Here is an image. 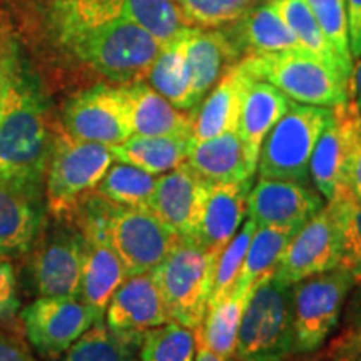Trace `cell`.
<instances>
[{"label":"cell","instance_id":"43","mask_svg":"<svg viewBox=\"0 0 361 361\" xmlns=\"http://www.w3.org/2000/svg\"><path fill=\"white\" fill-rule=\"evenodd\" d=\"M351 57H361V0H345Z\"/></svg>","mask_w":361,"mask_h":361},{"label":"cell","instance_id":"18","mask_svg":"<svg viewBox=\"0 0 361 361\" xmlns=\"http://www.w3.org/2000/svg\"><path fill=\"white\" fill-rule=\"evenodd\" d=\"M251 180L243 183H218L211 189L204 211L192 238L197 245L219 255L239 231L247 214V196Z\"/></svg>","mask_w":361,"mask_h":361},{"label":"cell","instance_id":"23","mask_svg":"<svg viewBox=\"0 0 361 361\" xmlns=\"http://www.w3.org/2000/svg\"><path fill=\"white\" fill-rule=\"evenodd\" d=\"M239 61L241 52L228 32L192 27L188 40V67L196 104H200Z\"/></svg>","mask_w":361,"mask_h":361},{"label":"cell","instance_id":"40","mask_svg":"<svg viewBox=\"0 0 361 361\" xmlns=\"http://www.w3.org/2000/svg\"><path fill=\"white\" fill-rule=\"evenodd\" d=\"M19 308L20 298L16 271L11 261L0 256V324L11 323L19 313Z\"/></svg>","mask_w":361,"mask_h":361},{"label":"cell","instance_id":"3","mask_svg":"<svg viewBox=\"0 0 361 361\" xmlns=\"http://www.w3.org/2000/svg\"><path fill=\"white\" fill-rule=\"evenodd\" d=\"M75 224L87 239L107 243L129 276L151 273L179 236L146 207H128L90 192L79 202Z\"/></svg>","mask_w":361,"mask_h":361},{"label":"cell","instance_id":"25","mask_svg":"<svg viewBox=\"0 0 361 361\" xmlns=\"http://www.w3.org/2000/svg\"><path fill=\"white\" fill-rule=\"evenodd\" d=\"M231 39L241 56H261L284 51H300V40L269 2L255 6L236 20ZM305 51V49H303Z\"/></svg>","mask_w":361,"mask_h":361},{"label":"cell","instance_id":"42","mask_svg":"<svg viewBox=\"0 0 361 361\" xmlns=\"http://www.w3.org/2000/svg\"><path fill=\"white\" fill-rule=\"evenodd\" d=\"M346 189L356 201L361 202V126L355 135L348 168H346Z\"/></svg>","mask_w":361,"mask_h":361},{"label":"cell","instance_id":"11","mask_svg":"<svg viewBox=\"0 0 361 361\" xmlns=\"http://www.w3.org/2000/svg\"><path fill=\"white\" fill-rule=\"evenodd\" d=\"M64 133L79 141L117 146L133 135L121 87L97 84L71 96L62 109Z\"/></svg>","mask_w":361,"mask_h":361},{"label":"cell","instance_id":"31","mask_svg":"<svg viewBox=\"0 0 361 361\" xmlns=\"http://www.w3.org/2000/svg\"><path fill=\"white\" fill-rule=\"evenodd\" d=\"M126 19L142 27L162 47L188 29L174 0H111Z\"/></svg>","mask_w":361,"mask_h":361},{"label":"cell","instance_id":"32","mask_svg":"<svg viewBox=\"0 0 361 361\" xmlns=\"http://www.w3.org/2000/svg\"><path fill=\"white\" fill-rule=\"evenodd\" d=\"M268 2L279 13V17L286 22V25L293 30V34L300 40L301 47L305 51L314 54L323 62L341 71L348 79L351 78L343 67L341 61L338 59L326 37H324L322 29H319L318 22H316L306 0H268Z\"/></svg>","mask_w":361,"mask_h":361},{"label":"cell","instance_id":"29","mask_svg":"<svg viewBox=\"0 0 361 361\" xmlns=\"http://www.w3.org/2000/svg\"><path fill=\"white\" fill-rule=\"evenodd\" d=\"M142 338L144 333L116 331L99 319L59 356V361H141Z\"/></svg>","mask_w":361,"mask_h":361},{"label":"cell","instance_id":"10","mask_svg":"<svg viewBox=\"0 0 361 361\" xmlns=\"http://www.w3.org/2000/svg\"><path fill=\"white\" fill-rule=\"evenodd\" d=\"M87 239L78 224L61 221L39 238L30 276L39 296L79 298Z\"/></svg>","mask_w":361,"mask_h":361},{"label":"cell","instance_id":"13","mask_svg":"<svg viewBox=\"0 0 361 361\" xmlns=\"http://www.w3.org/2000/svg\"><path fill=\"white\" fill-rule=\"evenodd\" d=\"M340 264V229L333 207L324 204L293 234L273 276L284 284L335 269Z\"/></svg>","mask_w":361,"mask_h":361},{"label":"cell","instance_id":"46","mask_svg":"<svg viewBox=\"0 0 361 361\" xmlns=\"http://www.w3.org/2000/svg\"><path fill=\"white\" fill-rule=\"evenodd\" d=\"M361 355V338H355L343 348L340 353L333 356L331 361H358Z\"/></svg>","mask_w":361,"mask_h":361},{"label":"cell","instance_id":"6","mask_svg":"<svg viewBox=\"0 0 361 361\" xmlns=\"http://www.w3.org/2000/svg\"><path fill=\"white\" fill-rule=\"evenodd\" d=\"M114 161L109 146L57 134L44 180L45 209L57 221L74 219L79 202L94 192Z\"/></svg>","mask_w":361,"mask_h":361},{"label":"cell","instance_id":"48","mask_svg":"<svg viewBox=\"0 0 361 361\" xmlns=\"http://www.w3.org/2000/svg\"><path fill=\"white\" fill-rule=\"evenodd\" d=\"M358 361H361V355H360V358H358Z\"/></svg>","mask_w":361,"mask_h":361},{"label":"cell","instance_id":"2","mask_svg":"<svg viewBox=\"0 0 361 361\" xmlns=\"http://www.w3.org/2000/svg\"><path fill=\"white\" fill-rule=\"evenodd\" d=\"M56 135L42 84L19 59L0 117V184L44 196Z\"/></svg>","mask_w":361,"mask_h":361},{"label":"cell","instance_id":"45","mask_svg":"<svg viewBox=\"0 0 361 361\" xmlns=\"http://www.w3.org/2000/svg\"><path fill=\"white\" fill-rule=\"evenodd\" d=\"M350 101L361 116V59L356 66H353V72L350 78Z\"/></svg>","mask_w":361,"mask_h":361},{"label":"cell","instance_id":"47","mask_svg":"<svg viewBox=\"0 0 361 361\" xmlns=\"http://www.w3.org/2000/svg\"><path fill=\"white\" fill-rule=\"evenodd\" d=\"M194 361H241L234 356H221L216 355L209 348H206L201 341H196V358Z\"/></svg>","mask_w":361,"mask_h":361},{"label":"cell","instance_id":"33","mask_svg":"<svg viewBox=\"0 0 361 361\" xmlns=\"http://www.w3.org/2000/svg\"><path fill=\"white\" fill-rule=\"evenodd\" d=\"M296 231L293 228L256 226L236 286H255L258 279L273 274L284 247Z\"/></svg>","mask_w":361,"mask_h":361},{"label":"cell","instance_id":"37","mask_svg":"<svg viewBox=\"0 0 361 361\" xmlns=\"http://www.w3.org/2000/svg\"><path fill=\"white\" fill-rule=\"evenodd\" d=\"M256 231L255 219L250 218L239 231L234 234V238L228 243L223 252L216 261L214 279H213V291H211L209 303L207 308L221 303L226 300L236 286L239 274H241L243 264H245L247 247H250L251 238Z\"/></svg>","mask_w":361,"mask_h":361},{"label":"cell","instance_id":"15","mask_svg":"<svg viewBox=\"0 0 361 361\" xmlns=\"http://www.w3.org/2000/svg\"><path fill=\"white\" fill-rule=\"evenodd\" d=\"M360 126L361 116L350 99L333 107L331 119L319 135L310 161L311 183L324 200L331 201L338 192L346 191V168Z\"/></svg>","mask_w":361,"mask_h":361},{"label":"cell","instance_id":"16","mask_svg":"<svg viewBox=\"0 0 361 361\" xmlns=\"http://www.w3.org/2000/svg\"><path fill=\"white\" fill-rule=\"evenodd\" d=\"M324 206L313 184L259 178L247 196V213L256 226L300 229Z\"/></svg>","mask_w":361,"mask_h":361},{"label":"cell","instance_id":"44","mask_svg":"<svg viewBox=\"0 0 361 361\" xmlns=\"http://www.w3.org/2000/svg\"><path fill=\"white\" fill-rule=\"evenodd\" d=\"M0 361H37L24 343L0 331Z\"/></svg>","mask_w":361,"mask_h":361},{"label":"cell","instance_id":"4","mask_svg":"<svg viewBox=\"0 0 361 361\" xmlns=\"http://www.w3.org/2000/svg\"><path fill=\"white\" fill-rule=\"evenodd\" d=\"M291 288L273 274L255 283L239 324L238 360L284 361L295 353Z\"/></svg>","mask_w":361,"mask_h":361},{"label":"cell","instance_id":"27","mask_svg":"<svg viewBox=\"0 0 361 361\" xmlns=\"http://www.w3.org/2000/svg\"><path fill=\"white\" fill-rule=\"evenodd\" d=\"M191 29L192 27L184 29L173 42L161 49L146 78L152 89L180 111L197 107L188 67V40Z\"/></svg>","mask_w":361,"mask_h":361},{"label":"cell","instance_id":"35","mask_svg":"<svg viewBox=\"0 0 361 361\" xmlns=\"http://www.w3.org/2000/svg\"><path fill=\"white\" fill-rule=\"evenodd\" d=\"M336 216L340 229V264L353 276L355 284L361 286V202L346 191L338 192L328 201Z\"/></svg>","mask_w":361,"mask_h":361},{"label":"cell","instance_id":"30","mask_svg":"<svg viewBox=\"0 0 361 361\" xmlns=\"http://www.w3.org/2000/svg\"><path fill=\"white\" fill-rule=\"evenodd\" d=\"M252 286H234L226 300L207 308L204 322L194 329L196 341H201L206 348L221 356L236 355L238 333L243 313Z\"/></svg>","mask_w":361,"mask_h":361},{"label":"cell","instance_id":"7","mask_svg":"<svg viewBox=\"0 0 361 361\" xmlns=\"http://www.w3.org/2000/svg\"><path fill=\"white\" fill-rule=\"evenodd\" d=\"M216 261L218 256L194 239L179 238L166 258L151 271L171 319L192 331L204 322Z\"/></svg>","mask_w":361,"mask_h":361},{"label":"cell","instance_id":"17","mask_svg":"<svg viewBox=\"0 0 361 361\" xmlns=\"http://www.w3.org/2000/svg\"><path fill=\"white\" fill-rule=\"evenodd\" d=\"M104 322L116 331L135 333H144L171 322L152 274H135L126 279L111 298Z\"/></svg>","mask_w":361,"mask_h":361},{"label":"cell","instance_id":"36","mask_svg":"<svg viewBox=\"0 0 361 361\" xmlns=\"http://www.w3.org/2000/svg\"><path fill=\"white\" fill-rule=\"evenodd\" d=\"M141 361H194L196 335L174 319L144 331Z\"/></svg>","mask_w":361,"mask_h":361},{"label":"cell","instance_id":"39","mask_svg":"<svg viewBox=\"0 0 361 361\" xmlns=\"http://www.w3.org/2000/svg\"><path fill=\"white\" fill-rule=\"evenodd\" d=\"M189 27H218L236 22L256 0H174Z\"/></svg>","mask_w":361,"mask_h":361},{"label":"cell","instance_id":"28","mask_svg":"<svg viewBox=\"0 0 361 361\" xmlns=\"http://www.w3.org/2000/svg\"><path fill=\"white\" fill-rule=\"evenodd\" d=\"M192 139L183 135H130L128 141L112 146L111 151L116 161L135 166L156 176L178 168L188 159Z\"/></svg>","mask_w":361,"mask_h":361},{"label":"cell","instance_id":"12","mask_svg":"<svg viewBox=\"0 0 361 361\" xmlns=\"http://www.w3.org/2000/svg\"><path fill=\"white\" fill-rule=\"evenodd\" d=\"M27 340L45 358H59L87 329L104 319L80 298L39 296L20 314Z\"/></svg>","mask_w":361,"mask_h":361},{"label":"cell","instance_id":"19","mask_svg":"<svg viewBox=\"0 0 361 361\" xmlns=\"http://www.w3.org/2000/svg\"><path fill=\"white\" fill-rule=\"evenodd\" d=\"M45 223L44 196L0 184V256L13 258L37 245Z\"/></svg>","mask_w":361,"mask_h":361},{"label":"cell","instance_id":"38","mask_svg":"<svg viewBox=\"0 0 361 361\" xmlns=\"http://www.w3.org/2000/svg\"><path fill=\"white\" fill-rule=\"evenodd\" d=\"M313 12L319 29L341 61L343 67L351 75L353 57L350 51L348 16H346L345 0H306Z\"/></svg>","mask_w":361,"mask_h":361},{"label":"cell","instance_id":"8","mask_svg":"<svg viewBox=\"0 0 361 361\" xmlns=\"http://www.w3.org/2000/svg\"><path fill=\"white\" fill-rule=\"evenodd\" d=\"M331 114L333 107L291 101L261 144L256 168L259 178L313 184L310 179L311 154Z\"/></svg>","mask_w":361,"mask_h":361},{"label":"cell","instance_id":"5","mask_svg":"<svg viewBox=\"0 0 361 361\" xmlns=\"http://www.w3.org/2000/svg\"><path fill=\"white\" fill-rule=\"evenodd\" d=\"M239 62L251 78L273 84L296 102L336 107L350 99V79L303 49L246 56Z\"/></svg>","mask_w":361,"mask_h":361},{"label":"cell","instance_id":"21","mask_svg":"<svg viewBox=\"0 0 361 361\" xmlns=\"http://www.w3.org/2000/svg\"><path fill=\"white\" fill-rule=\"evenodd\" d=\"M290 104V97L273 84L255 79L247 74L243 90L238 133L245 142L247 157L255 168H258L259 149L266 134L281 119Z\"/></svg>","mask_w":361,"mask_h":361},{"label":"cell","instance_id":"22","mask_svg":"<svg viewBox=\"0 0 361 361\" xmlns=\"http://www.w3.org/2000/svg\"><path fill=\"white\" fill-rule=\"evenodd\" d=\"M246 79L247 72L241 62H238L226 72L218 85H214L213 92L206 94L201 106L194 107L191 111L192 142H201L224 133L238 130Z\"/></svg>","mask_w":361,"mask_h":361},{"label":"cell","instance_id":"9","mask_svg":"<svg viewBox=\"0 0 361 361\" xmlns=\"http://www.w3.org/2000/svg\"><path fill=\"white\" fill-rule=\"evenodd\" d=\"M353 276L335 268L293 284V324L295 353H314L335 331Z\"/></svg>","mask_w":361,"mask_h":361},{"label":"cell","instance_id":"14","mask_svg":"<svg viewBox=\"0 0 361 361\" xmlns=\"http://www.w3.org/2000/svg\"><path fill=\"white\" fill-rule=\"evenodd\" d=\"M213 186L184 161L156 180L147 209L179 238H192Z\"/></svg>","mask_w":361,"mask_h":361},{"label":"cell","instance_id":"1","mask_svg":"<svg viewBox=\"0 0 361 361\" xmlns=\"http://www.w3.org/2000/svg\"><path fill=\"white\" fill-rule=\"evenodd\" d=\"M57 44L79 64L119 85L146 80L162 45L102 0H52Z\"/></svg>","mask_w":361,"mask_h":361},{"label":"cell","instance_id":"24","mask_svg":"<svg viewBox=\"0 0 361 361\" xmlns=\"http://www.w3.org/2000/svg\"><path fill=\"white\" fill-rule=\"evenodd\" d=\"M186 162L214 184L252 180L256 173L238 130L192 142Z\"/></svg>","mask_w":361,"mask_h":361},{"label":"cell","instance_id":"26","mask_svg":"<svg viewBox=\"0 0 361 361\" xmlns=\"http://www.w3.org/2000/svg\"><path fill=\"white\" fill-rule=\"evenodd\" d=\"M128 278L124 263L107 243L87 239L79 298L90 310L104 318L111 298Z\"/></svg>","mask_w":361,"mask_h":361},{"label":"cell","instance_id":"41","mask_svg":"<svg viewBox=\"0 0 361 361\" xmlns=\"http://www.w3.org/2000/svg\"><path fill=\"white\" fill-rule=\"evenodd\" d=\"M19 59V54H17L13 45L0 47V117H2L8 87H11L12 75L16 72Z\"/></svg>","mask_w":361,"mask_h":361},{"label":"cell","instance_id":"34","mask_svg":"<svg viewBox=\"0 0 361 361\" xmlns=\"http://www.w3.org/2000/svg\"><path fill=\"white\" fill-rule=\"evenodd\" d=\"M156 178L135 166L117 162L107 169L94 192L114 204L128 207H146L156 188Z\"/></svg>","mask_w":361,"mask_h":361},{"label":"cell","instance_id":"20","mask_svg":"<svg viewBox=\"0 0 361 361\" xmlns=\"http://www.w3.org/2000/svg\"><path fill=\"white\" fill-rule=\"evenodd\" d=\"M133 135H183L191 137V112L174 107L168 99L144 82L119 85Z\"/></svg>","mask_w":361,"mask_h":361}]
</instances>
